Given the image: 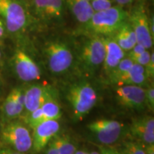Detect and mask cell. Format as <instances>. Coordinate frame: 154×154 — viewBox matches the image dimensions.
Masks as SVG:
<instances>
[{
	"instance_id": "4dcf8cb0",
	"label": "cell",
	"mask_w": 154,
	"mask_h": 154,
	"mask_svg": "<svg viewBox=\"0 0 154 154\" xmlns=\"http://www.w3.org/2000/svg\"><path fill=\"white\" fill-rule=\"evenodd\" d=\"M47 146V148L46 149V154H59L53 138L50 140Z\"/></svg>"
},
{
	"instance_id": "4316f807",
	"label": "cell",
	"mask_w": 154,
	"mask_h": 154,
	"mask_svg": "<svg viewBox=\"0 0 154 154\" xmlns=\"http://www.w3.org/2000/svg\"><path fill=\"white\" fill-rule=\"evenodd\" d=\"M13 96L19 105L24 108V89L22 88H15L11 91Z\"/></svg>"
},
{
	"instance_id": "7402d4cb",
	"label": "cell",
	"mask_w": 154,
	"mask_h": 154,
	"mask_svg": "<svg viewBox=\"0 0 154 154\" xmlns=\"http://www.w3.org/2000/svg\"><path fill=\"white\" fill-rule=\"evenodd\" d=\"M134 64V61L130 59L129 57L124 58L118 64L114 70L109 75V79L110 82L113 84H115L117 82L119 79L126 73L127 71L129 70V69Z\"/></svg>"
},
{
	"instance_id": "ac0fdd59",
	"label": "cell",
	"mask_w": 154,
	"mask_h": 154,
	"mask_svg": "<svg viewBox=\"0 0 154 154\" xmlns=\"http://www.w3.org/2000/svg\"><path fill=\"white\" fill-rule=\"evenodd\" d=\"M70 11L79 22L84 24L94 14L91 0H66Z\"/></svg>"
},
{
	"instance_id": "83f0119b",
	"label": "cell",
	"mask_w": 154,
	"mask_h": 154,
	"mask_svg": "<svg viewBox=\"0 0 154 154\" xmlns=\"http://www.w3.org/2000/svg\"><path fill=\"white\" fill-rule=\"evenodd\" d=\"M146 103L149 106L151 110L154 108V88L153 86H150L146 90Z\"/></svg>"
},
{
	"instance_id": "ffe728a7",
	"label": "cell",
	"mask_w": 154,
	"mask_h": 154,
	"mask_svg": "<svg viewBox=\"0 0 154 154\" xmlns=\"http://www.w3.org/2000/svg\"><path fill=\"white\" fill-rule=\"evenodd\" d=\"M24 110V108L17 103L11 92H10L2 105V111L5 116L9 120L14 119L21 116Z\"/></svg>"
},
{
	"instance_id": "7a4b0ae2",
	"label": "cell",
	"mask_w": 154,
	"mask_h": 154,
	"mask_svg": "<svg viewBox=\"0 0 154 154\" xmlns=\"http://www.w3.org/2000/svg\"><path fill=\"white\" fill-rule=\"evenodd\" d=\"M74 117L81 120L88 114L97 101L96 92L89 83L81 82L72 86L67 94Z\"/></svg>"
},
{
	"instance_id": "3957f363",
	"label": "cell",
	"mask_w": 154,
	"mask_h": 154,
	"mask_svg": "<svg viewBox=\"0 0 154 154\" xmlns=\"http://www.w3.org/2000/svg\"><path fill=\"white\" fill-rule=\"evenodd\" d=\"M105 58V47L103 36H91L84 42L79 54L81 70L87 74H93L103 65Z\"/></svg>"
},
{
	"instance_id": "d6a6232c",
	"label": "cell",
	"mask_w": 154,
	"mask_h": 154,
	"mask_svg": "<svg viewBox=\"0 0 154 154\" xmlns=\"http://www.w3.org/2000/svg\"><path fill=\"white\" fill-rule=\"evenodd\" d=\"M98 148H99L100 152L101 154H111L110 149H109V146H104V145H97Z\"/></svg>"
},
{
	"instance_id": "f546056e",
	"label": "cell",
	"mask_w": 154,
	"mask_h": 154,
	"mask_svg": "<svg viewBox=\"0 0 154 154\" xmlns=\"http://www.w3.org/2000/svg\"><path fill=\"white\" fill-rule=\"evenodd\" d=\"M146 72H147L148 76H149V79H151V77L153 78L154 75V54L153 52L151 54V59L148 65L146 67Z\"/></svg>"
},
{
	"instance_id": "e575fe53",
	"label": "cell",
	"mask_w": 154,
	"mask_h": 154,
	"mask_svg": "<svg viewBox=\"0 0 154 154\" xmlns=\"http://www.w3.org/2000/svg\"><path fill=\"white\" fill-rule=\"evenodd\" d=\"M134 0H116L117 4L119 6H124L126 5H128V4L131 3Z\"/></svg>"
},
{
	"instance_id": "277c9868",
	"label": "cell",
	"mask_w": 154,
	"mask_h": 154,
	"mask_svg": "<svg viewBox=\"0 0 154 154\" xmlns=\"http://www.w3.org/2000/svg\"><path fill=\"white\" fill-rule=\"evenodd\" d=\"M0 140L7 148L21 153H26L32 148V137L29 130L21 121H10L3 127Z\"/></svg>"
},
{
	"instance_id": "7c38bea8",
	"label": "cell",
	"mask_w": 154,
	"mask_h": 154,
	"mask_svg": "<svg viewBox=\"0 0 154 154\" xmlns=\"http://www.w3.org/2000/svg\"><path fill=\"white\" fill-rule=\"evenodd\" d=\"M24 109L29 113L41 107L50 96L53 95L50 88L43 84H34L24 90Z\"/></svg>"
},
{
	"instance_id": "d590c367",
	"label": "cell",
	"mask_w": 154,
	"mask_h": 154,
	"mask_svg": "<svg viewBox=\"0 0 154 154\" xmlns=\"http://www.w3.org/2000/svg\"><path fill=\"white\" fill-rule=\"evenodd\" d=\"M109 149H110L111 154H122V153H121V151H119L118 149H116V148H114V147H111V146H109Z\"/></svg>"
},
{
	"instance_id": "ba28073f",
	"label": "cell",
	"mask_w": 154,
	"mask_h": 154,
	"mask_svg": "<svg viewBox=\"0 0 154 154\" xmlns=\"http://www.w3.org/2000/svg\"><path fill=\"white\" fill-rule=\"evenodd\" d=\"M128 22L136 34L138 44H141L146 49L153 47V36L149 27V19L142 7L135 8L128 16Z\"/></svg>"
},
{
	"instance_id": "52a82bcc",
	"label": "cell",
	"mask_w": 154,
	"mask_h": 154,
	"mask_svg": "<svg viewBox=\"0 0 154 154\" xmlns=\"http://www.w3.org/2000/svg\"><path fill=\"white\" fill-rule=\"evenodd\" d=\"M101 145L109 146L120 138L124 129V124L112 119H99L87 126Z\"/></svg>"
},
{
	"instance_id": "44dd1931",
	"label": "cell",
	"mask_w": 154,
	"mask_h": 154,
	"mask_svg": "<svg viewBox=\"0 0 154 154\" xmlns=\"http://www.w3.org/2000/svg\"><path fill=\"white\" fill-rule=\"evenodd\" d=\"M59 154H74L76 146L67 136H55L53 138Z\"/></svg>"
},
{
	"instance_id": "30bf717a",
	"label": "cell",
	"mask_w": 154,
	"mask_h": 154,
	"mask_svg": "<svg viewBox=\"0 0 154 154\" xmlns=\"http://www.w3.org/2000/svg\"><path fill=\"white\" fill-rule=\"evenodd\" d=\"M12 59L14 71L21 80L32 82L41 78L39 67L27 54L17 50Z\"/></svg>"
},
{
	"instance_id": "cb8c5ba5",
	"label": "cell",
	"mask_w": 154,
	"mask_h": 154,
	"mask_svg": "<svg viewBox=\"0 0 154 154\" xmlns=\"http://www.w3.org/2000/svg\"><path fill=\"white\" fill-rule=\"evenodd\" d=\"M122 154H146L143 146L138 142L126 141L124 143Z\"/></svg>"
},
{
	"instance_id": "d6986e66",
	"label": "cell",
	"mask_w": 154,
	"mask_h": 154,
	"mask_svg": "<svg viewBox=\"0 0 154 154\" xmlns=\"http://www.w3.org/2000/svg\"><path fill=\"white\" fill-rule=\"evenodd\" d=\"M45 120H59L61 117V110L59 103L53 95L50 96L41 106Z\"/></svg>"
},
{
	"instance_id": "8d00e7d4",
	"label": "cell",
	"mask_w": 154,
	"mask_h": 154,
	"mask_svg": "<svg viewBox=\"0 0 154 154\" xmlns=\"http://www.w3.org/2000/svg\"><path fill=\"white\" fill-rule=\"evenodd\" d=\"M4 32H5V26H4L3 22L0 20V37L3 36Z\"/></svg>"
},
{
	"instance_id": "74e56055",
	"label": "cell",
	"mask_w": 154,
	"mask_h": 154,
	"mask_svg": "<svg viewBox=\"0 0 154 154\" xmlns=\"http://www.w3.org/2000/svg\"><path fill=\"white\" fill-rule=\"evenodd\" d=\"M74 154H89V153L85 149H80L78 150V151L76 150Z\"/></svg>"
},
{
	"instance_id": "5b68a950",
	"label": "cell",
	"mask_w": 154,
	"mask_h": 154,
	"mask_svg": "<svg viewBox=\"0 0 154 154\" xmlns=\"http://www.w3.org/2000/svg\"><path fill=\"white\" fill-rule=\"evenodd\" d=\"M44 52L48 68L54 74L66 72L72 66L74 61L72 50L63 42H49L46 44Z\"/></svg>"
},
{
	"instance_id": "5bb4252c",
	"label": "cell",
	"mask_w": 154,
	"mask_h": 154,
	"mask_svg": "<svg viewBox=\"0 0 154 154\" xmlns=\"http://www.w3.org/2000/svg\"><path fill=\"white\" fill-rule=\"evenodd\" d=\"M131 134L146 145L154 143V119L153 116H143L134 119L131 125Z\"/></svg>"
},
{
	"instance_id": "9c48e42d",
	"label": "cell",
	"mask_w": 154,
	"mask_h": 154,
	"mask_svg": "<svg viewBox=\"0 0 154 154\" xmlns=\"http://www.w3.org/2000/svg\"><path fill=\"white\" fill-rule=\"evenodd\" d=\"M116 89L117 101L119 104L127 109L142 110L146 103V90L139 86L124 85Z\"/></svg>"
},
{
	"instance_id": "484cf974",
	"label": "cell",
	"mask_w": 154,
	"mask_h": 154,
	"mask_svg": "<svg viewBox=\"0 0 154 154\" xmlns=\"http://www.w3.org/2000/svg\"><path fill=\"white\" fill-rule=\"evenodd\" d=\"M150 59H151V53L148 51V49H146L145 51L140 54L139 56L132 59V61H134V63H138V64H140L141 66L146 67L148 65V63H149Z\"/></svg>"
},
{
	"instance_id": "836d02e7",
	"label": "cell",
	"mask_w": 154,
	"mask_h": 154,
	"mask_svg": "<svg viewBox=\"0 0 154 154\" xmlns=\"http://www.w3.org/2000/svg\"><path fill=\"white\" fill-rule=\"evenodd\" d=\"M146 154H154V144H149L146 146Z\"/></svg>"
},
{
	"instance_id": "8992f818",
	"label": "cell",
	"mask_w": 154,
	"mask_h": 154,
	"mask_svg": "<svg viewBox=\"0 0 154 154\" xmlns=\"http://www.w3.org/2000/svg\"><path fill=\"white\" fill-rule=\"evenodd\" d=\"M0 15L5 19L9 32L16 33L27 24V14L23 6L16 0H0Z\"/></svg>"
},
{
	"instance_id": "8fae6325",
	"label": "cell",
	"mask_w": 154,
	"mask_h": 154,
	"mask_svg": "<svg viewBox=\"0 0 154 154\" xmlns=\"http://www.w3.org/2000/svg\"><path fill=\"white\" fill-rule=\"evenodd\" d=\"M60 129V124L57 120H45L34 128L32 137V148L36 153L42 151L47 144L57 136Z\"/></svg>"
},
{
	"instance_id": "f1b7e54d",
	"label": "cell",
	"mask_w": 154,
	"mask_h": 154,
	"mask_svg": "<svg viewBox=\"0 0 154 154\" xmlns=\"http://www.w3.org/2000/svg\"><path fill=\"white\" fill-rule=\"evenodd\" d=\"M146 49L143 46H142L140 44H136L134 47L129 51V54H128V57L131 59H134L138 56H139L140 54H142L143 51H145Z\"/></svg>"
},
{
	"instance_id": "9a60e30c",
	"label": "cell",
	"mask_w": 154,
	"mask_h": 154,
	"mask_svg": "<svg viewBox=\"0 0 154 154\" xmlns=\"http://www.w3.org/2000/svg\"><path fill=\"white\" fill-rule=\"evenodd\" d=\"M36 14L44 20H59L63 17V0H34Z\"/></svg>"
},
{
	"instance_id": "f35d334b",
	"label": "cell",
	"mask_w": 154,
	"mask_h": 154,
	"mask_svg": "<svg viewBox=\"0 0 154 154\" xmlns=\"http://www.w3.org/2000/svg\"><path fill=\"white\" fill-rule=\"evenodd\" d=\"M89 154H101V152H98V151H92L91 153H89Z\"/></svg>"
},
{
	"instance_id": "1f68e13d",
	"label": "cell",
	"mask_w": 154,
	"mask_h": 154,
	"mask_svg": "<svg viewBox=\"0 0 154 154\" xmlns=\"http://www.w3.org/2000/svg\"><path fill=\"white\" fill-rule=\"evenodd\" d=\"M0 154H24L21 152H18L9 148H3L0 149Z\"/></svg>"
},
{
	"instance_id": "6da1fadb",
	"label": "cell",
	"mask_w": 154,
	"mask_h": 154,
	"mask_svg": "<svg viewBox=\"0 0 154 154\" xmlns=\"http://www.w3.org/2000/svg\"><path fill=\"white\" fill-rule=\"evenodd\" d=\"M127 12L121 6L94 12L84 24V31L91 36H113L121 25L128 19Z\"/></svg>"
},
{
	"instance_id": "4fadbf2b",
	"label": "cell",
	"mask_w": 154,
	"mask_h": 154,
	"mask_svg": "<svg viewBox=\"0 0 154 154\" xmlns=\"http://www.w3.org/2000/svg\"><path fill=\"white\" fill-rule=\"evenodd\" d=\"M105 47V58L103 63L105 74L109 76L119 62L125 57V51L112 36H103Z\"/></svg>"
},
{
	"instance_id": "603a6c76",
	"label": "cell",
	"mask_w": 154,
	"mask_h": 154,
	"mask_svg": "<svg viewBox=\"0 0 154 154\" xmlns=\"http://www.w3.org/2000/svg\"><path fill=\"white\" fill-rule=\"evenodd\" d=\"M23 121H24L23 122L24 124L29 128L34 129L36 126L45 121V119H44L41 108H38L32 112L25 114L23 116Z\"/></svg>"
},
{
	"instance_id": "2e32d148",
	"label": "cell",
	"mask_w": 154,
	"mask_h": 154,
	"mask_svg": "<svg viewBox=\"0 0 154 154\" xmlns=\"http://www.w3.org/2000/svg\"><path fill=\"white\" fill-rule=\"evenodd\" d=\"M149 77L146 68L141 65L134 63L132 66L116 83L117 86L135 85L143 86L147 85Z\"/></svg>"
},
{
	"instance_id": "ab89813d",
	"label": "cell",
	"mask_w": 154,
	"mask_h": 154,
	"mask_svg": "<svg viewBox=\"0 0 154 154\" xmlns=\"http://www.w3.org/2000/svg\"><path fill=\"white\" fill-rule=\"evenodd\" d=\"M0 57H1V52H0Z\"/></svg>"
},
{
	"instance_id": "e0dca14e",
	"label": "cell",
	"mask_w": 154,
	"mask_h": 154,
	"mask_svg": "<svg viewBox=\"0 0 154 154\" xmlns=\"http://www.w3.org/2000/svg\"><path fill=\"white\" fill-rule=\"evenodd\" d=\"M124 51H128L137 44L136 34L128 19L111 36Z\"/></svg>"
},
{
	"instance_id": "d4e9b609",
	"label": "cell",
	"mask_w": 154,
	"mask_h": 154,
	"mask_svg": "<svg viewBox=\"0 0 154 154\" xmlns=\"http://www.w3.org/2000/svg\"><path fill=\"white\" fill-rule=\"evenodd\" d=\"M91 4L94 12L106 10L112 7L111 0H91Z\"/></svg>"
}]
</instances>
